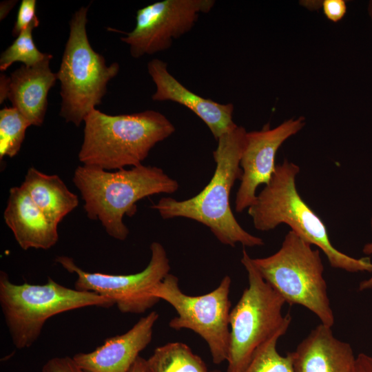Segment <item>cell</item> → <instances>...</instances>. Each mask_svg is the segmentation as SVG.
<instances>
[{
  "label": "cell",
  "instance_id": "cell-27",
  "mask_svg": "<svg viewBox=\"0 0 372 372\" xmlns=\"http://www.w3.org/2000/svg\"><path fill=\"white\" fill-rule=\"evenodd\" d=\"M371 226L372 230V218L371 220ZM362 251L364 254L367 255L372 254V242L366 244L363 249ZM372 288V276L367 280H362L359 285V291H364L366 289H369Z\"/></svg>",
  "mask_w": 372,
  "mask_h": 372
},
{
  "label": "cell",
  "instance_id": "cell-26",
  "mask_svg": "<svg viewBox=\"0 0 372 372\" xmlns=\"http://www.w3.org/2000/svg\"><path fill=\"white\" fill-rule=\"evenodd\" d=\"M354 372H372V357L360 353L355 359Z\"/></svg>",
  "mask_w": 372,
  "mask_h": 372
},
{
  "label": "cell",
  "instance_id": "cell-10",
  "mask_svg": "<svg viewBox=\"0 0 372 372\" xmlns=\"http://www.w3.org/2000/svg\"><path fill=\"white\" fill-rule=\"evenodd\" d=\"M150 251L147 266L138 273L128 275L88 272L66 256H57L55 260L68 272L76 274L74 289L110 299L123 313L139 314L160 300L151 295V291L170 270L166 251L160 242H153Z\"/></svg>",
  "mask_w": 372,
  "mask_h": 372
},
{
  "label": "cell",
  "instance_id": "cell-7",
  "mask_svg": "<svg viewBox=\"0 0 372 372\" xmlns=\"http://www.w3.org/2000/svg\"><path fill=\"white\" fill-rule=\"evenodd\" d=\"M88 7H81L72 15L70 32L60 68L59 115L67 123L79 126L96 105L101 103L109 81L119 72L114 62L107 65L103 55L92 48L87 34Z\"/></svg>",
  "mask_w": 372,
  "mask_h": 372
},
{
  "label": "cell",
  "instance_id": "cell-18",
  "mask_svg": "<svg viewBox=\"0 0 372 372\" xmlns=\"http://www.w3.org/2000/svg\"><path fill=\"white\" fill-rule=\"evenodd\" d=\"M21 186L45 217L56 226L79 205L77 195L58 175L46 174L33 167L28 169Z\"/></svg>",
  "mask_w": 372,
  "mask_h": 372
},
{
  "label": "cell",
  "instance_id": "cell-12",
  "mask_svg": "<svg viewBox=\"0 0 372 372\" xmlns=\"http://www.w3.org/2000/svg\"><path fill=\"white\" fill-rule=\"evenodd\" d=\"M305 123V118L300 116L286 120L274 128L267 124L260 130L247 132L240 161L242 172L235 199L237 213L254 204L258 187L267 185L276 170L278 149L289 138L299 132Z\"/></svg>",
  "mask_w": 372,
  "mask_h": 372
},
{
  "label": "cell",
  "instance_id": "cell-13",
  "mask_svg": "<svg viewBox=\"0 0 372 372\" xmlns=\"http://www.w3.org/2000/svg\"><path fill=\"white\" fill-rule=\"evenodd\" d=\"M147 71L156 85L152 99L172 101L188 108L205 123L216 141L237 125L232 119V103H219L189 90L169 73L165 62L152 59Z\"/></svg>",
  "mask_w": 372,
  "mask_h": 372
},
{
  "label": "cell",
  "instance_id": "cell-1",
  "mask_svg": "<svg viewBox=\"0 0 372 372\" xmlns=\"http://www.w3.org/2000/svg\"><path fill=\"white\" fill-rule=\"evenodd\" d=\"M247 132L243 127L236 125L217 140L213 152L214 173L198 194L183 200L163 197L151 208L157 210L163 219L185 218L204 225L223 245L232 247L237 244L248 247L263 245L261 238L242 227L230 205L231 189L242 176L240 161Z\"/></svg>",
  "mask_w": 372,
  "mask_h": 372
},
{
  "label": "cell",
  "instance_id": "cell-14",
  "mask_svg": "<svg viewBox=\"0 0 372 372\" xmlns=\"http://www.w3.org/2000/svg\"><path fill=\"white\" fill-rule=\"evenodd\" d=\"M158 318V313L152 311L125 333L107 338L91 352L76 353L73 359L85 372H129L150 343Z\"/></svg>",
  "mask_w": 372,
  "mask_h": 372
},
{
  "label": "cell",
  "instance_id": "cell-20",
  "mask_svg": "<svg viewBox=\"0 0 372 372\" xmlns=\"http://www.w3.org/2000/svg\"><path fill=\"white\" fill-rule=\"evenodd\" d=\"M32 125L16 108L0 110V158H12L19 152L27 128Z\"/></svg>",
  "mask_w": 372,
  "mask_h": 372
},
{
  "label": "cell",
  "instance_id": "cell-25",
  "mask_svg": "<svg viewBox=\"0 0 372 372\" xmlns=\"http://www.w3.org/2000/svg\"><path fill=\"white\" fill-rule=\"evenodd\" d=\"M322 6L326 17L334 23L340 21L347 12V4L344 0H324Z\"/></svg>",
  "mask_w": 372,
  "mask_h": 372
},
{
  "label": "cell",
  "instance_id": "cell-32",
  "mask_svg": "<svg viewBox=\"0 0 372 372\" xmlns=\"http://www.w3.org/2000/svg\"><path fill=\"white\" fill-rule=\"evenodd\" d=\"M211 372H221L220 371H218V370H214L213 371H211Z\"/></svg>",
  "mask_w": 372,
  "mask_h": 372
},
{
  "label": "cell",
  "instance_id": "cell-31",
  "mask_svg": "<svg viewBox=\"0 0 372 372\" xmlns=\"http://www.w3.org/2000/svg\"><path fill=\"white\" fill-rule=\"evenodd\" d=\"M369 12L372 20V1L370 2L369 6Z\"/></svg>",
  "mask_w": 372,
  "mask_h": 372
},
{
  "label": "cell",
  "instance_id": "cell-11",
  "mask_svg": "<svg viewBox=\"0 0 372 372\" xmlns=\"http://www.w3.org/2000/svg\"><path fill=\"white\" fill-rule=\"evenodd\" d=\"M214 0H165L137 10L135 28L121 40L138 59L169 48L174 39L192 30L200 14L208 13Z\"/></svg>",
  "mask_w": 372,
  "mask_h": 372
},
{
  "label": "cell",
  "instance_id": "cell-9",
  "mask_svg": "<svg viewBox=\"0 0 372 372\" xmlns=\"http://www.w3.org/2000/svg\"><path fill=\"white\" fill-rule=\"evenodd\" d=\"M231 280L225 276L211 292L188 296L179 288L178 279L168 273L151 291V295L171 304L178 316L169 322L174 330L187 329L198 334L207 344L214 364L227 360L230 330Z\"/></svg>",
  "mask_w": 372,
  "mask_h": 372
},
{
  "label": "cell",
  "instance_id": "cell-6",
  "mask_svg": "<svg viewBox=\"0 0 372 372\" xmlns=\"http://www.w3.org/2000/svg\"><path fill=\"white\" fill-rule=\"evenodd\" d=\"M251 262L286 303L302 305L322 324L333 325L335 318L318 249L290 230L276 253L265 258H251Z\"/></svg>",
  "mask_w": 372,
  "mask_h": 372
},
{
  "label": "cell",
  "instance_id": "cell-2",
  "mask_svg": "<svg viewBox=\"0 0 372 372\" xmlns=\"http://www.w3.org/2000/svg\"><path fill=\"white\" fill-rule=\"evenodd\" d=\"M72 181L87 217L100 221L106 233L118 240L129 235L123 218L136 212L138 201L154 194H172L179 188L178 183L161 168L143 164L114 172L79 165Z\"/></svg>",
  "mask_w": 372,
  "mask_h": 372
},
{
  "label": "cell",
  "instance_id": "cell-15",
  "mask_svg": "<svg viewBox=\"0 0 372 372\" xmlns=\"http://www.w3.org/2000/svg\"><path fill=\"white\" fill-rule=\"evenodd\" d=\"M289 353L296 372H354L356 358L351 345L322 323Z\"/></svg>",
  "mask_w": 372,
  "mask_h": 372
},
{
  "label": "cell",
  "instance_id": "cell-16",
  "mask_svg": "<svg viewBox=\"0 0 372 372\" xmlns=\"http://www.w3.org/2000/svg\"><path fill=\"white\" fill-rule=\"evenodd\" d=\"M3 218L23 250H46L59 240L58 226L45 217L21 186L10 188Z\"/></svg>",
  "mask_w": 372,
  "mask_h": 372
},
{
  "label": "cell",
  "instance_id": "cell-3",
  "mask_svg": "<svg viewBox=\"0 0 372 372\" xmlns=\"http://www.w3.org/2000/svg\"><path fill=\"white\" fill-rule=\"evenodd\" d=\"M300 170L298 165L286 158L276 165L271 180L247 209L254 227L268 231L287 225L300 238L318 247L331 267L352 273L372 272L369 258L351 257L332 245L325 224L297 190L296 179Z\"/></svg>",
  "mask_w": 372,
  "mask_h": 372
},
{
  "label": "cell",
  "instance_id": "cell-29",
  "mask_svg": "<svg viewBox=\"0 0 372 372\" xmlns=\"http://www.w3.org/2000/svg\"><path fill=\"white\" fill-rule=\"evenodd\" d=\"M17 1H6L0 4V19H3L12 8L14 6Z\"/></svg>",
  "mask_w": 372,
  "mask_h": 372
},
{
  "label": "cell",
  "instance_id": "cell-28",
  "mask_svg": "<svg viewBox=\"0 0 372 372\" xmlns=\"http://www.w3.org/2000/svg\"><path fill=\"white\" fill-rule=\"evenodd\" d=\"M10 76L1 74L0 76V103L8 99L9 92Z\"/></svg>",
  "mask_w": 372,
  "mask_h": 372
},
{
  "label": "cell",
  "instance_id": "cell-19",
  "mask_svg": "<svg viewBox=\"0 0 372 372\" xmlns=\"http://www.w3.org/2000/svg\"><path fill=\"white\" fill-rule=\"evenodd\" d=\"M145 372H209L204 361L186 344L169 342L145 360Z\"/></svg>",
  "mask_w": 372,
  "mask_h": 372
},
{
  "label": "cell",
  "instance_id": "cell-8",
  "mask_svg": "<svg viewBox=\"0 0 372 372\" xmlns=\"http://www.w3.org/2000/svg\"><path fill=\"white\" fill-rule=\"evenodd\" d=\"M241 263L249 286L230 311L227 372H243L256 351L275 335L285 333L291 321L289 314L282 315L285 300L261 277L245 249Z\"/></svg>",
  "mask_w": 372,
  "mask_h": 372
},
{
  "label": "cell",
  "instance_id": "cell-23",
  "mask_svg": "<svg viewBox=\"0 0 372 372\" xmlns=\"http://www.w3.org/2000/svg\"><path fill=\"white\" fill-rule=\"evenodd\" d=\"M36 6L37 1L35 0L21 1L12 29L13 37H18L30 24L38 19L36 14Z\"/></svg>",
  "mask_w": 372,
  "mask_h": 372
},
{
  "label": "cell",
  "instance_id": "cell-21",
  "mask_svg": "<svg viewBox=\"0 0 372 372\" xmlns=\"http://www.w3.org/2000/svg\"><path fill=\"white\" fill-rule=\"evenodd\" d=\"M39 25V21L37 19L23 30L13 43L1 54V71L6 70L17 61L21 62L28 67L33 66L49 55L39 51L34 43L32 31Z\"/></svg>",
  "mask_w": 372,
  "mask_h": 372
},
{
  "label": "cell",
  "instance_id": "cell-17",
  "mask_svg": "<svg viewBox=\"0 0 372 372\" xmlns=\"http://www.w3.org/2000/svg\"><path fill=\"white\" fill-rule=\"evenodd\" d=\"M49 55L35 65H22L10 76L8 99L32 125L41 126L48 107V94L57 80L52 72Z\"/></svg>",
  "mask_w": 372,
  "mask_h": 372
},
{
  "label": "cell",
  "instance_id": "cell-4",
  "mask_svg": "<svg viewBox=\"0 0 372 372\" xmlns=\"http://www.w3.org/2000/svg\"><path fill=\"white\" fill-rule=\"evenodd\" d=\"M84 123L79 159L83 165L107 171L141 165L157 143L175 132L164 114L151 110L109 115L95 108Z\"/></svg>",
  "mask_w": 372,
  "mask_h": 372
},
{
  "label": "cell",
  "instance_id": "cell-30",
  "mask_svg": "<svg viewBox=\"0 0 372 372\" xmlns=\"http://www.w3.org/2000/svg\"><path fill=\"white\" fill-rule=\"evenodd\" d=\"M129 372H145V359L138 356Z\"/></svg>",
  "mask_w": 372,
  "mask_h": 372
},
{
  "label": "cell",
  "instance_id": "cell-5",
  "mask_svg": "<svg viewBox=\"0 0 372 372\" xmlns=\"http://www.w3.org/2000/svg\"><path fill=\"white\" fill-rule=\"evenodd\" d=\"M0 305L13 344L23 349L38 340L45 322L54 316L87 307L110 308L115 304L107 298L68 288L50 277L43 285H17L1 271Z\"/></svg>",
  "mask_w": 372,
  "mask_h": 372
},
{
  "label": "cell",
  "instance_id": "cell-22",
  "mask_svg": "<svg viewBox=\"0 0 372 372\" xmlns=\"http://www.w3.org/2000/svg\"><path fill=\"white\" fill-rule=\"evenodd\" d=\"M284 334L279 333L264 344L243 372H296L290 354L282 356L277 351L278 340Z\"/></svg>",
  "mask_w": 372,
  "mask_h": 372
},
{
  "label": "cell",
  "instance_id": "cell-24",
  "mask_svg": "<svg viewBox=\"0 0 372 372\" xmlns=\"http://www.w3.org/2000/svg\"><path fill=\"white\" fill-rule=\"evenodd\" d=\"M41 372H85L68 356L55 357L48 360L43 366Z\"/></svg>",
  "mask_w": 372,
  "mask_h": 372
}]
</instances>
